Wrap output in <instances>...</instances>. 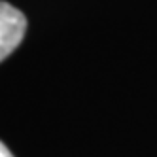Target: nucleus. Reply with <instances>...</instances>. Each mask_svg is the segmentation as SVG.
I'll return each mask as SVG.
<instances>
[{
  "label": "nucleus",
  "instance_id": "nucleus-1",
  "mask_svg": "<svg viewBox=\"0 0 157 157\" xmlns=\"http://www.w3.org/2000/svg\"><path fill=\"white\" fill-rule=\"evenodd\" d=\"M27 32V17L15 6L0 0V63L10 57Z\"/></svg>",
  "mask_w": 157,
  "mask_h": 157
},
{
  "label": "nucleus",
  "instance_id": "nucleus-2",
  "mask_svg": "<svg viewBox=\"0 0 157 157\" xmlns=\"http://www.w3.org/2000/svg\"><path fill=\"white\" fill-rule=\"evenodd\" d=\"M0 157H13V153L8 150V146L4 142H0Z\"/></svg>",
  "mask_w": 157,
  "mask_h": 157
}]
</instances>
